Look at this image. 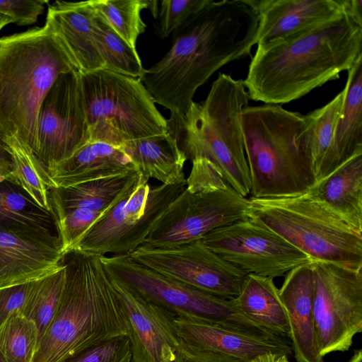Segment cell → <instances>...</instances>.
<instances>
[{"label":"cell","mask_w":362,"mask_h":362,"mask_svg":"<svg viewBox=\"0 0 362 362\" xmlns=\"http://www.w3.org/2000/svg\"><path fill=\"white\" fill-rule=\"evenodd\" d=\"M119 148L144 177L165 185L186 184L184 165L187 158L168 132L129 140Z\"/></svg>","instance_id":"25"},{"label":"cell","mask_w":362,"mask_h":362,"mask_svg":"<svg viewBox=\"0 0 362 362\" xmlns=\"http://www.w3.org/2000/svg\"><path fill=\"white\" fill-rule=\"evenodd\" d=\"M279 290L288 317L289 339L297 362H324L319 351L315 327L311 260L287 272Z\"/></svg>","instance_id":"19"},{"label":"cell","mask_w":362,"mask_h":362,"mask_svg":"<svg viewBox=\"0 0 362 362\" xmlns=\"http://www.w3.org/2000/svg\"><path fill=\"white\" fill-rule=\"evenodd\" d=\"M129 255L163 275L225 299L238 296L247 275L202 240L167 248L142 245Z\"/></svg>","instance_id":"14"},{"label":"cell","mask_w":362,"mask_h":362,"mask_svg":"<svg viewBox=\"0 0 362 362\" xmlns=\"http://www.w3.org/2000/svg\"><path fill=\"white\" fill-rule=\"evenodd\" d=\"M186 185L151 186L148 179L139 174L114 206L90 228L74 250L102 256L107 253L130 255L144 245L156 221Z\"/></svg>","instance_id":"10"},{"label":"cell","mask_w":362,"mask_h":362,"mask_svg":"<svg viewBox=\"0 0 362 362\" xmlns=\"http://www.w3.org/2000/svg\"><path fill=\"white\" fill-rule=\"evenodd\" d=\"M100 260L110 277L173 316L209 322L261 338H281L248 320L233 300L169 278L135 262L129 255H100Z\"/></svg>","instance_id":"9"},{"label":"cell","mask_w":362,"mask_h":362,"mask_svg":"<svg viewBox=\"0 0 362 362\" xmlns=\"http://www.w3.org/2000/svg\"><path fill=\"white\" fill-rule=\"evenodd\" d=\"M65 281V266L35 281L25 302L20 310L35 322L39 339L44 334L58 308ZM39 340V339H38Z\"/></svg>","instance_id":"33"},{"label":"cell","mask_w":362,"mask_h":362,"mask_svg":"<svg viewBox=\"0 0 362 362\" xmlns=\"http://www.w3.org/2000/svg\"><path fill=\"white\" fill-rule=\"evenodd\" d=\"M287 356L283 354L269 353L258 356L250 362H288Z\"/></svg>","instance_id":"43"},{"label":"cell","mask_w":362,"mask_h":362,"mask_svg":"<svg viewBox=\"0 0 362 362\" xmlns=\"http://www.w3.org/2000/svg\"><path fill=\"white\" fill-rule=\"evenodd\" d=\"M233 300L248 320L278 337L289 338L288 317L273 279L248 274L240 294Z\"/></svg>","instance_id":"28"},{"label":"cell","mask_w":362,"mask_h":362,"mask_svg":"<svg viewBox=\"0 0 362 362\" xmlns=\"http://www.w3.org/2000/svg\"><path fill=\"white\" fill-rule=\"evenodd\" d=\"M65 281L57 312L32 362H66L126 337L123 315L100 255L74 250L63 259Z\"/></svg>","instance_id":"3"},{"label":"cell","mask_w":362,"mask_h":362,"mask_svg":"<svg viewBox=\"0 0 362 362\" xmlns=\"http://www.w3.org/2000/svg\"><path fill=\"white\" fill-rule=\"evenodd\" d=\"M38 339L36 325L20 310L0 325V353L6 362H32Z\"/></svg>","instance_id":"34"},{"label":"cell","mask_w":362,"mask_h":362,"mask_svg":"<svg viewBox=\"0 0 362 362\" xmlns=\"http://www.w3.org/2000/svg\"><path fill=\"white\" fill-rule=\"evenodd\" d=\"M345 88L325 105L303 115L298 139L311 161L315 182L332 144L345 98ZM316 183V182H315Z\"/></svg>","instance_id":"29"},{"label":"cell","mask_w":362,"mask_h":362,"mask_svg":"<svg viewBox=\"0 0 362 362\" xmlns=\"http://www.w3.org/2000/svg\"><path fill=\"white\" fill-rule=\"evenodd\" d=\"M0 362H6L1 353H0Z\"/></svg>","instance_id":"46"},{"label":"cell","mask_w":362,"mask_h":362,"mask_svg":"<svg viewBox=\"0 0 362 362\" xmlns=\"http://www.w3.org/2000/svg\"><path fill=\"white\" fill-rule=\"evenodd\" d=\"M139 173L97 179L60 187H49L50 210L81 209L107 214L136 181Z\"/></svg>","instance_id":"27"},{"label":"cell","mask_w":362,"mask_h":362,"mask_svg":"<svg viewBox=\"0 0 362 362\" xmlns=\"http://www.w3.org/2000/svg\"><path fill=\"white\" fill-rule=\"evenodd\" d=\"M0 230L47 242H59L51 211L40 207L17 184L0 180Z\"/></svg>","instance_id":"24"},{"label":"cell","mask_w":362,"mask_h":362,"mask_svg":"<svg viewBox=\"0 0 362 362\" xmlns=\"http://www.w3.org/2000/svg\"><path fill=\"white\" fill-rule=\"evenodd\" d=\"M250 99L243 80L220 74L203 103L194 102L185 115L167 119L168 132L187 160H208L245 197L250 193L251 182L241 115Z\"/></svg>","instance_id":"5"},{"label":"cell","mask_w":362,"mask_h":362,"mask_svg":"<svg viewBox=\"0 0 362 362\" xmlns=\"http://www.w3.org/2000/svg\"><path fill=\"white\" fill-rule=\"evenodd\" d=\"M190 348V347H189ZM192 349V348H191ZM199 352L202 356L204 357L206 362H243L240 360L226 356L221 354L207 352V351H199L197 349H194Z\"/></svg>","instance_id":"42"},{"label":"cell","mask_w":362,"mask_h":362,"mask_svg":"<svg viewBox=\"0 0 362 362\" xmlns=\"http://www.w3.org/2000/svg\"><path fill=\"white\" fill-rule=\"evenodd\" d=\"M66 362H132L129 341L127 337L115 339Z\"/></svg>","instance_id":"36"},{"label":"cell","mask_w":362,"mask_h":362,"mask_svg":"<svg viewBox=\"0 0 362 362\" xmlns=\"http://www.w3.org/2000/svg\"><path fill=\"white\" fill-rule=\"evenodd\" d=\"M47 1L0 0V13L9 17L18 25H29L37 22L43 13Z\"/></svg>","instance_id":"38"},{"label":"cell","mask_w":362,"mask_h":362,"mask_svg":"<svg viewBox=\"0 0 362 362\" xmlns=\"http://www.w3.org/2000/svg\"><path fill=\"white\" fill-rule=\"evenodd\" d=\"M74 69L47 24L1 37L0 129L4 136L18 138L34 153L42 102L57 78Z\"/></svg>","instance_id":"4"},{"label":"cell","mask_w":362,"mask_h":362,"mask_svg":"<svg viewBox=\"0 0 362 362\" xmlns=\"http://www.w3.org/2000/svg\"><path fill=\"white\" fill-rule=\"evenodd\" d=\"M81 78L88 141L120 147L129 140L168 133L167 119L139 78L107 69Z\"/></svg>","instance_id":"8"},{"label":"cell","mask_w":362,"mask_h":362,"mask_svg":"<svg viewBox=\"0 0 362 362\" xmlns=\"http://www.w3.org/2000/svg\"><path fill=\"white\" fill-rule=\"evenodd\" d=\"M11 160V173L7 179L20 186L42 208L50 210L47 188L52 187L47 172L33 152L15 136H4Z\"/></svg>","instance_id":"30"},{"label":"cell","mask_w":362,"mask_h":362,"mask_svg":"<svg viewBox=\"0 0 362 362\" xmlns=\"http://www.w3.org/2000/svg\"><path fill=\"white\" fill-rule=\"evenodd\" d=\"M134 173L137 168L121 148L100 141L85 143L47 170L52 187Z\"/></svg>","instance_id":"22"},{"label":"cell","mask_w":362,"mask_h":362,"mask_svg":"<svg viewBox=\"0 0 362 362\" xmlns=\"http://www.w3.org/2000/svg\"><path fill=\"white\" fill-rule=\"evenodd\" d=\"M87 141L81 73L74 69L57 78L42 102L34 154L47 172Z\"/></svg>","instance_id":"15"},{"label":"cell","mask_w":362,"mask_h":362,"mask_svg":"<svg viewBox=\"0 0 362 362\" xmlns=\"http://www.w3.org/2000/svg\"><path fill=\"white\" fill-rule=\"evenodd\" d=\"M349 362H362V351L358 349L354 351V354Z\"/></svg>","instance_id":"45"},{"label":"cell","mask_w":362,"mask_h":362,"mask_svg":"<svg viewBox=\"0 0 362 362\" xmlns=\"http://www.w3.org/2000/svg\"><path fill=\"white\" fill-rule=\"evenodd\" d=\"M93 7L105 18L114 30L132 47L146 30L141 13L148 8L154 18L158 16L157 1L148 0H92Z\"/></svg>","instance_id":"32"},{"label":"cell","mask_w":362,"mask_h":362,"mask_svg":"<svg viewBox=\"0 0 362 362\" xmlns=\"http://www.w3.org/2000/svg\"><path fill=\"white\" fill-rule=\"evenodd\" d=\"M248 216L284 238L310 259L362 268V231L308 192L249 199Z\"/></svg>","instance_id":"7"},{"label":"cell","mask_w":362,"mask_h":362,"mask_svg":"<svg viewBox=\"0 0 362 362\" xmlns=\"http://www.w3.org/2000/svg\"><path fill=\"white\" fill-rule=\"evenodd\" d=\"M308 192L362 231V154L351 158Z\"/></svg>","instance_id":"26"},{"label":"cell","mask_w":362,"mask_h":362,"mask_svg":"<svg viewBox=\"0 0 362 362\" xmlns=\"http://www.w3.org/2000/svg\"><path fill=\"white\" fill-rule=\"evenodd\" d=\"M192 163L191 173L186 179V188L189 191L196 192L209 190L228 185L220 171L208 160L197 158Z\"/></svg>","instance_id":"37"},{"label":"cell","mask_w":362,"mask_h":362,"mask_svg":"<svg viewBox=\"0 0 362 362\" xmlns=\"http://www.w3.org/2000/svg\"><path fill=\"white\" fill-rule=\"evenodd\" d=\"M93 15L91 0H57L48 5L45 24L61 40L81 74L104 68L94 35Z\"/></svg>","instance_id":"21"},{"label":"cell","mask_w":362,"mask_h":362,"mask_svg":"<svg viewBox=\"0 0 362 362\" xmlns=\"http://www.w3.org/2000/svg\"><path fill=\"white\" fill-rule=\"evenodd\" d=\"M258 15L248 0L213 1L175 30L173 45L139 78L170 117L185 115L197 88L225 64L250 54Z\"/></svg>","instance_id":"1"},{"label":"cell","mask_w":362,"mask_h":362,"mask_svg":"<svg viewBox=\"0 0 362 362\" xmlns=\"http://www.w3.org/2000/svg\"><path fill=\"white\" fill-rule=\"evenodd\" d=\"M64 254L59 242L0 230V289L40 280L58 270Z\"/></svg>","instance_id":"20"},{"label":"cell","mask_w":362,"mask_h":362,"mask_svg":"<svg viewBox=\"0 0 362 362\" xmlns=\"http://www.w3.org/2000/svg\"><path fill=\"white\" fill-rule=\"evenodd\" d=\"M13 23V21L9 17L0 13V31L7 25Z\"/></svg>","instance_id":"44"},{"label":"cell","mask_w":362,"mask_h":362,"mask_svg":"<svg viewBox=\"0 0 362 362\" xmlns=\"http://www.w3.org/2000/svg\"><path fill=\"white\" fill-rule=\"evenodd\" d=\"M179 339L187 346L250 362L265 354L289 355L291 347L283 338L265 339L202 320L173 317Z\"/></svg>","instance_id":"18"},{"label":"cell","mask_w":362,"mask_h":362,"mask_svg":"<svg viewBox=\"0 0 362 362\" xmlns=\"http://www.w3.org/2000/svg\"><path fill=\"white\" fill-rule=\"evenodd\" d=\"M211 0H163L160 2L157 35L169 37L191 17L201 11Z\"/></svg>","instance_id":"35"},{"label":"cell","mask_w":362,"mask_h":362,"mask_svg":"<svg viewBox=\"0 0 362 362\" xmlns=\"http://www.w3.org/2000/svg\"><path fill=\"white\" fill-rule=\"evenodd\" d=\"M11 168V160L6 148L4 135L0 129V180L9 177Z\"/></svg>","instance_id":"40"},{"label":"cell","mask_w":362,"mask_h":362,"mask_svg":"<svg viewBox=\"0 0 362 362\" xmlns=\"http://www.w3.org/2000/svg\"><path fill=\"white\" fill-rule=\"evenodd\" d=\"M344 88L341 115L316 183L353 156L362 154V56L348 71Z\"/></svg>","instance_id":"23"},{"label":"cell","mask_w":362,"mask_h":362,"mask_svg":"<svg viewBox=\"0 0 362 362\" xmlns=\"http://www.w3.org/2000/svg\"><path fill=\"white\" fill-rule=\"evenodd\" d=\"M34 283L0 289V325L11 312L22 308Z\"/></svg>","instance_id":"39"},{"label":"cell","mask_w":362,"mask_h":362,"mask_svg":"<svg viewBox=\"0 0 362 362\" xmlns=\"http://www.w3.org/2000/svg\"><path fill=\"white\" fill-rule=\"evenodd\" d=\"M110 278L123 315L132 362H173L180 346L173 315Z\"/></svg>","instance_id":"16"},{"label":"cell","mask_w":362,"mask_h":362,"mask_svg":"<svg viewBox=\"0 0 362 362\" xmlns=\"http://www.w3.org/2000/svg\"><path fill=\"white\" fill-rule=\"evenodd\" d=\"M241 121L251 197L297 196L313 187L311 161L298 139L302 115L279 105H247Z\"/></svg>","instance_id":"6"},{"label":"cell","mask_w":362,"mask_h":362,"mask_svg":"<svg viewBox=\"0 0 362 362\" xmlns=\"http://www.w3.org/2000/svg\"><path fill=\"white\" fill-rule=\"evenodd\" d=\"M173 362H206V361L199 352L189 348L180 340L177 356Z\"/></svg>","instance_id":"41"},{"label":"cell","mask_w":362,"mask_h":362,"mask_svg":"<svg viewBox=\"0 0 362 362\" xmlns=\"http://www.w3.org/2000/svg\"><path fill=\"white\" fill-rule=\"evenodd\" d=\"M93 8L94 35L103 69L139 78L144 68L136 49L114 30L93 6Z\"/></svg>","instance_id":"31"},{"label":"cell","mask_w":362,"mask_h":362,"mask_svg":"<svg viewBox=\"0 0 362 362\" xmlns=\"http://www.w3.org/2000/svg\"><path fill=\"white\" fill-rule=\"evenodd\" d=\"M311 260L314 276L313 311L322 356L346 351L362 331V268Z\"/></svg>","instance_id":"11"},{"label":"cell","mask_w":362,"mask_h":362,"mask_svg":"<svg viewBox=\"0 0 362 362\" xmlns=\"http://www.w3.org/2000/svg\"><path fill=\"white\" fill-rule=\"evenodd\" d=\"M361 56L362 21L347 11L336 19L256 52L243 82L250 99L286 104L337 79Z\"/></svg>","instance_id":"2"},{"label":"cell","mask_w":362,"mask_h":362,"mask_svg":"<svg viewBox=\"0 0 362 362\" xmlns=\"http://www.w3.org/2000/svg\"><path fill=\"white\" fill-rule=\"evenodd\" d=\"M249 199L230 185L192 192L185 188L155 223L144 245L173 247L248 217Z\"/></svg>","instance_id":"12"},{"label":"cell","mask_w":362,"mask_h":362,"mask_svg":"<svg viewBox=\"0 0 362 362\" xmlns=\"http://www.w3.org/2000/svg\"><path fill=\"white\" fill-rule=\"evenodd\" d=\"M258 15L256 52L344 14L349 0H248Z\"/></svg>","instance_id":"17"},{"label":"cell","mask_w":362,"mask_h":362,"mask_svg":"<svg viewBox=\"0 0 362 362\" xmlns=\"http://www.w3.org/2000/svg\"><path fill=\"white\" fill-rule=\"evenodd\" d=\"M202 240L247 274L281 277L310 260L284 238L250 216L216 228Z\"/></svg>","instance_id":"13"}]
</instances>
